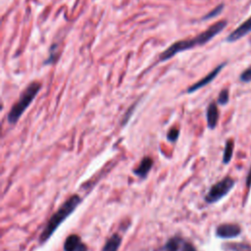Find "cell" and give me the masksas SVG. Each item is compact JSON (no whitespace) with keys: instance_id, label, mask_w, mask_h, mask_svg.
<instances>
[{"instance_id":"obj_10","label":"cell","mask_w":251,"mask_h":251,"mask_svg":"<svg viewBox=\"0 0 251 251\" xmlns=\"http://www.w3.org/2000/svg\"><path fill=\"white\" fill-rule=\"evenodd\" d=\"M153 159L149 156H145L140 160L138 166L133 170V174L140 178H146L148 173L151 171L153 167Z\"/></svg>"},{"instance_id":"obj_7","label":"cell","mask_w":251,"mask_h":251,"mask_svg":"<svg viewBox=\"0 0 251 251\" xmlns=\"http://www.w3.org/2000/svg\"><path fill=\"white\" fill-rule=\"evenodd\" d=\"M225 65H226L225 63L219 65L216 69H214V70H213L211 73H209L206 76H204L203 78H201V79L198 80L197 82H195V83H193L192 85H190V86L187 88L186 92H187V93H192V92H194V91H196V90H198V89L204 87V86L207 85L208 83H210V82L219 75V73H220L221 70L225 67Z\"/></svg>"},{"instance_id":"obj_19","label":"cell","mask_w":251,"mask_h":251,"mask_svg":"<svg viewBox=\"0 0 251 251\" xmlns=\"http://www.w3.org/2000/svg\"><path fill=\"white\" fill-rule=\"evenodd\" d=\"M135 108V105H132V107H130L129 109H128V111L125 114V116H124V119H123V125H125V124H126L127 123V121H128V119L130 118V116H131V113H132V109H134Z\"/></svg>"},{"instance_id":"obj_4","label":"cell","mask_w":251,"mask_h":251,"mask_svg":"<svg viewBox=\"0 0 251 251\" xmlns=\"http://www.w3.org/2000/svg\"><path fill=\"white\" fill-rule=\"evenodd\" d=\"M233 185H234V180L231 177L226 176L223 178L222 180L218 181L217 183L211 186L208 193L205 195V201L209 204L218 202L230 191Z\"/></svg>"},{"instance_id":"obj_17","label":"cell","mask_w":251,"mask_h":251,"mask_svg":"<svg viewBox=\"0 0 251 251\" xmlns=\"http://www.w3.org/2000/svg\"><path fill=\"white\" fill-rule=\"evenodd\" d=\"M228 102V91L227 89H223L218 97V103L221 105H226Z\"/></svg>"},{"instance_id":"obj_1","label":"cell","mask_w":251,"mask_h":251,"mask_svg":"<svg viewBox=\"0 0 251 251\" xmlns=\"http://www.w3.org/2000/svg\"><path fill=\"white\" fill-rule=\"evenodd\" d=\"M226 25V21H220L215 23L213 25L208 27L203 32L199 33L195 37L184 39V40H178L171 44L166 50H164L160 55L158 62H165L174 56H176L179 52H183L189 49L194 48L195 46H201L209 42L213 37H215L217 34H219Z\"/></svg>"},{"instance_id":"obj_15","label":"cell","mask_w":251,"mask_h":251,"mask_svg":"<svg viewBox=\"0 0 251 251\" xmlns=\"http://www.w3.org/2000/svg\"><path fill=\"white\" fill-rule=\"evenodd\" d=\"M179 135V130L176 127H172L167 133V139L171 142H176L178 138Z\"/></svg>"},{"instance_id":"obj_9","label":"cell","mask_w":251,"mask_h":251,"mask_svg":"<svg viewBox=\"0 0 251 251\" xmlns=\"http://www.w3.org/2000/svg\"><path fill=\"white\" fill-rule=\"evenodd\" d=\"M250 31H251V17L248 20H246L244 23H242L238 27H236L226 37V41H228V42L236 41V40L240 39L241 37H243L244 35H246L247 33H249Z\"/></svg>"},{"instance_id":"obj_13","label":"cell","mask_w":251,"mask_h":251,"mask_svg":"<svg viewBox=\"0 0 251 251\" xmlns=\"http://www.w3.org/2000/svg\"><path fill=\"white\" fill-rule=\"evenodd\" d=\"M232 151H233V141L231 139L227 140L226 142L225 150H224V156H223V163L228 164L231 157H232Z\"/></svg>"},{"instance_id":"obj_12","label":"cell","mask_w":251,"mask_h":251,"mask_svg":"<svg viewBox=\"0 0 251 251\" xmlns=\"http://www.w3.org/2000/svg\"><path fill=\"white\" fill-rule=\"evenodd\" d=\"M122 243V237L119 233H114L112 234L108 240L105 242L104 246L102 247L101 251H118L119 247L121 246Z\"/></svg>"},{"instance_id":"obj_6","label":"cell","mask_w":251,"mask_h":251,"mask_svg":"<svg viewBox=\"0 0 251 251\" xmlns=\"http://www.w3.org/2000/svg\"><path fill=\"white\" fill-rule=\"evenodd\" d=\"M241 228L235 224H223L216 228V234L221 238H233L239 235Z\"/></svg>"},{"instance_id":"obj_8","label":"cell","mask_w":251,"mask_h":251,"mask_svg":"<svg viewBox=\"0 0 251 251\" xmlns=\"http://www.w3.org/2000/svg\"><path fill=\"white\" fill-rule=\"evenodd\" d=\"M64 251H87L86 245L77 234L69 235L63 245Z\"/></svg>"},{"instance_id":"obj_11","label":"cell","mask_w":251,"mask_h":251,"mask_svg":"<svg viewBox=\"0 0 251 251\" xmlns=\"http://www.w3.org/2000/svg\"><path fill=\"white\" fill-rule=\"evenodd\" d=\"M206 119H207L208 127L211 129L215 128L219 121V111H218L217 104L215 102H212L209 104L206 111Z\"/></svg>"},{"instance_id":"obj_16","label":"cell","mask_w":251,"mask_h":251,"mask_svg":"<svg viewBox=\"0 0 251 251\" xmlns=\"http://www.w3.org/2000/svg\"><path fill=\"white\" fill-rule=\"evenodd\" d=\"M223 7H224V5H223V4H221V5L217 6V7H216V8H214L212 11H210L208 14H206V15L202 18V20H209V19H212V18L216 17L217 15H219V14L222 12Z\"/></svg>"},{"instance_id":"obj_3","label":"cell","mask_w":251,"mask_h":251,"mask_svg":"<svg viewBox=\"0 0 251 251\" xmlns=\"http://www.w3.org/2000/svg\"><path fill=\"white\" fill-rule=\"evenodd\" d=\"M40 89L41 83L38 81H32L25 88V90L21 93L18 101L13 105V107L7 115V121L10 125H15L18 123L20 118L23 116L24 112L34 100L35 96L37 95Z\"/></svg>"},{"instance_id":"obj_2","label":"cell","mask_w":251,"mask_h":251,"mask_svg":"<svg viewBox=\"0 0 251 251\" xmlns=\"http://www.w3.org/2000/svg\"><path fill=\"white\" fill-rule=\"evenodd\" d=\"M80 196L78 194H73L60 206V208L48 220L42 232L40 233L38 237L40 244H43L49 240V238L53 235L56 229L61 226L64 221H66L70 217L71 214L74 213V211L80 204Z\"/></svg>"},{"instance_id":"obj_18","label":"cell","mask_w":251,"mask_h":251,"mask_svg":"<svg viewBox=\"0 0 251 251\" xmlns=\"http://www.w3.org/2000/svg\"><path fill=\"white\" fill-rule=\"evenodd\" d=\"M240 80L244 82L251 81V68L246 69L240 75Z\"/></svg>"},{"instance_id":"obj_5","label":"cell","mask_w":251,"mask_h":251,"mask_svg":"<svg viewBox=\"0 0 251 251\" xmlns=\"http://www.w3.org/2000/svg\"><path fill=\"white\" fill-rule=\"evenodd\" d=\"M155 251H198L195 246L187 239L181 236H173L169 238L163 246Z\"/></svg>"},{"instance_id":"obj_14","label":"cell","mask_w":251,"mask_h":251,"mask_svg":"<svg viewBox=\"0 0 251 251\" xmlns=\"http://www.w3.org/2000/svg\"><path fill=\"white\" fill-rule=\"evenodd\" d=\"M57 49H58L57 44H53V45L50 47V50H49V57H48V59L45 61V64H51V63L56 62L57 57L59 56V55H58L59 53H58Z\"/></svg>"}]
</instances>
